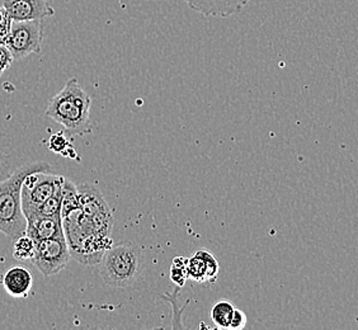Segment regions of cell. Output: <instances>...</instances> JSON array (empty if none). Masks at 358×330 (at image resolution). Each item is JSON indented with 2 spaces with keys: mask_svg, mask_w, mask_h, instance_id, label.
I'll return each mask as SVG.
<instances>
[{
  "mask_svg": "<svg viewBox=\"0 0 358 330\" xmlns=\"http://www.w3.org/2000/svg\"><path fill=\"white\" fill-rule=\"evenodd\" d=\"M248 323V317L245 315V313L241 309L235 308L234 314H233V319H231V324H230V329L231 330H241L247 327Z\"/></svg>",
  "mask_w": 358,
  "mask_h": 330,
  "instance_id": "cell-23",
  "label": "cell"
},
{
  "mask_svg": "<svg viewBox=\"0 0 358 330\" xmlns=\"http://www.w3.org/2000/svg\"><path fill=\"white\" fill-rule=\"evenodd\" d=\"M32 263L45 277L60 273L69 263V245L65 236L37 241Z\"/></svg>",
  "mask_w": 358,
  "mask_h": 330,
  "instance_id": "cell-7",
  "label": "cell"
},
{
  "mask_svg": "<svg viewBox=\"0 0 358 330\" xmlns=\"http://www.w3.org/2000/svg\"><path fill=\"white\" fill-rule=\"evenodd\" d=\"M51 172L45 162H31L14 169L0 182V233L12 241L26 234L27 219L22 210V185L31 173Z\"/></svg>",
  "mask_w": 358,
  "mask_h": 330,
  "instance_id": "cell-1",
  "label": "cell"
},
{
  "mask_svg": "<svg viewBox=\"0 0 358 330\" xmlns=\"http://www.w3.org/2000/svg\"><path fill=\"white\" fill-rule=\"evenodd\" d=\"M13 172V160L7 154L0 152V182L7 179Z\"/></svg>",
  "mask_w": 358,
  "mask_h": 330,
  "instance_id": "cell-21",
  "label": "cell"
},
{
  "mask_svg": "<svg viewBox=\"0 0 358 330\" xmlns=\"http://www.w3.org/2000/svg\"><path fill=\"white\" fill-rule=\"evenodd\" d=\"M79 207L78 201V186L69 179H64L62 185V217Z\"/></svg>",
  "mask_w": 358,
  "mask_h": 330,
  "instance_id": "cell-16",
  "label": "cell"
},
{
  "mask_svg": "<svg viewBox=\"0 0 358 330\" xmlns=\"http://www.w3.org/2000/svg\"><path fill=\"white\" fill-rule=\"evenodd\" d=\"M188 278L194 282H207L206 263L200 255L194 254L192 258H188Z\"/></svg>",
  "mask_w": 358,
  "mask_h": 330,
  "instance_id": "cell-17",
  "label": "cell"
},
{
  "mask_svg": "<svg viewBox=\"0 0 358 330\" xmlns=\"http://www.w3.org/2000/svg\"><path fill=\"white\" fill-rule=\"evenodd\" d=\"M26 219H27L26 234L31 236L35 241L65 236L62 217L29 215Z\"/></svg>",
  "mask_w": 358,
  "mask_h": 330,
  "instance_id": "cell-10",
  "label": "cell"
},
{
  "mask_svg": "<svg viewBox=\"0 0 358 330\" xmlns=\"http://www.w3.org/2000/svg\"><path fill=\"white\" fill-rule=\"evenodd\" d=\"M35 249V241L27 234L22 235L17 241H14V259L20 261H32Z\"/></svg>",
  "mask_w": 358,
  "mask_h": 330,
  "instance_id": "cell-15",
  "label": "cell"
},
{
  "mask_svg": "<svg viewBox=\"0 0 358 330\" xmlns=\"http://www.w3.org/2000/svg\"><path fill=\"white\" fill-rule=\"evenodd\" d=\"M14 57L4 43H0V76L13 64Z\"/></svg>",
  "mask_w": 358,
  "mask_h": 330,
  "instance_id": "cell-22",
  "label": "cell"
},
{
  "mask_svg": "<svg viewBox=\"0 0 358 330\" xmlns=\"http://www.w3.org/2000/svg\"><path fill=\"white\" fill-rule=\"evenodd\" d=\"M3 286L9 295L17 299L27 297L34 286V277L29 269L22 266L8 268L3 277Z\"/></svg>",
  "mask_w": 358,
  "mask_h": 330,
  "instance_id": "cell-11",
  "label": "cell"
},
{
  "mask_svg": "<svg viewBox=\"0 0 358 330\" xmlns=\"http://www.w3.org/2000/svg\"><path fill=\"white\" fill-rule=\"evenodd\" d=\"M64 179L51 172H35L27 175L22 185V210L24 215L35 213L62 186Z\"/></svg>",
  "mask_w": 358,
  "mask_h": 330,
  "instance_id": "cell-5",
  "label": "cell"
},
{
  "mask_svg": "<svg viewBox=\"0 0 358 330\" xmlns=\"http://www.w3.org/2000/svg\"><path fill=\"white\" fill-rule=\"evenodd\" d=\"M70 148H71L70 141L62 132L54 134L48 140V149L51 152H56V154H62L64 157L66 155V152H68Z\"/></svg>",
  "mask_w": 358,
  "mask_h": 330,
  "instance_id": "cell-20",
  "label": "cell"
},
{
  "mask_svg": "<svg viewBox=\"0 0 358 330\" xmlns=\"http://www.w3.org/2000/svg\"><path fill=\"white\" fill-rule=\"evenodd\" d=\"M143 261L141 248L131 241H122L106 250L101 259V277L106 285L126 289L135 282Z\"/></svg>",
  "mask_w": 358,
  "mask_h": 330,
  "instance_id": "cell-4",
  "label": "cell"
},
{
  "mask_svg": "<svg viewBox=\"0 0 358 330\" xmlns=\"http://www.w3.org/2000/svg\"><path fill=\"white\" fill-rule=\"evenodd\" d=\"M188 258L185 257H177L173 259L172 267H171V280L176 283L178 287H183L186 285L188 278Z\"/></svg>",
  "mask_w": 358,
  "mask_h": 330,
  "instance_id": "cell-18",
  "label": "cell"
},
{
  "mask_svg": "<svg viewBox=\"0 0 358 330\" xmlns=\"http://www.w3.org/2000/svg\"><path fill=\"white\" fill-rule=\"evenodd\" d=\"M90 96L76 78H71L48 104L46 116L73 135H85L90 131Z\"/></svg>",
  "mask_w": 358,
  "mask_h": 330,
  "instance_id": "cell-3",
  "label": "cell"
},
{
  "mask_svg": "<svg viewBox=\"0 0 358 330\" xmlns=\"http://www.w3.org/2000/svg\"><path fill=\"white\" fill-rule=\"evenodd\" d=\"M188 7L205 17L227 18L241 13L250 0H185Z\"/></svg>",
  "mask_w": 358,
  "mask_h": 330,
  "instance_id": "cell-9",
  "label": "cell"
},
{
  "mask_svg": "<svg viewBox=\"0 0 358 330\" xmlns=\"http://www.w3.org/2000/svg\"><path fill=\"white\" fill-rule=\"evenodd\" d=\"M62 219L71 257L82 264L94 266L99 263L106 250L112 245L110 238L96 234L92 221L80 207L66 213Z\"/></svg>",
  "mask_w": 358,
  "mask_h": 330,
  "instance_id": "cell-2",
  "label": "cell"
},
{
  "mask_svg": "<svg viewBox=\"0 0 358 330\" xmlns=\"http://www.w3.org/2000/svg\"><path fill=\"white\" fill-rule=\"evenodd\" d=\"M78 201L80 210L90 219H93L102 213H110V206L104 200L102 193L99 192V189L87 183L78 186Z\"/></svg>",
  "mask_w": 358,
  "mask_h": 330,
  "instance_id": "cell-12",
  "label": "cell"
},
{
  "mask_svg": "<svg viewBox=\"0 0 358 330\" xmlns=\"http://www.w3.org/2000/svg\"><path fill=\"white\" fill-rule=\"evenodd\" d=\"M42 38L41 21H13L4 45L12 52L14 60H21L31 54L41 52Z\"/></svg>",
  "mask_w": 358,
  "mask_h": 330,
  "instance_id": "cell-6",
  "label": "cell"
},
{
  "mask_svg": "<svg viewBox=\"0 0 358 330\" xmlns=\"http://www.w3.org/2000/svg\"><path fill=\"white\" fill-rule=\"evenodd\" d=\"M235 306L227 300H220L211 309V320L217 329H230Z\"/></svg>",
  "mask_w": 358,
  "mask_h": 330,
  "instance_id": "cell-13",
  "label": "cell"
},
{
  "mask_svg": "<svg viewBox=\"0 0 358 330\" xmlns=\"http://www.w3.org/2000/svg\"><path fill=\"white\" fill-rule=\"evenodd\" d=\"M194 254L200 255L201 258L206 263L207 282H215L220 273V266L214 254L206 249H200Z\"/></svg>",
  "mask_w": 358,
  "mask_h": 330,
  "instance_id": "cell-19",
  "label": "cell"
},
{
  "mask_svg": "<svg viewBox=\"0 0 358 330\" xmlns=\"http://www.w3.org/2000/svg\"><path fill=\"white\" fill-rule=\"evenodd\" d=\"M64 185V182H62ZM62 185L56 189V192L48 199L43 205L38 207L35 213L31 215H42V216H51V217H62ZM29 216V215H28ZM27 217V216H26Z\"/></svg>",
  "mask_w": 358,
  "mask_h": 330,
  "instance_id": "cell-14",
  "label": "cell"
},
{
  "mask_svg": "<svg viewBox=\"0 0 358 330\" xmlns=\"http://www.w3.org/2000/svg\"><path fill=\"white\" fill-rule=\"evenodd\" d=\"M3 8L14 22L41 21L55 14L48 0H3Z\"/></svg>",
  "mask_w": 358,
  "mask_h": 330,
  "instance_id": "cell-8",
  "label": "cell"
}]
</instances>
